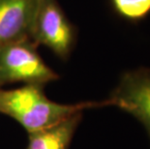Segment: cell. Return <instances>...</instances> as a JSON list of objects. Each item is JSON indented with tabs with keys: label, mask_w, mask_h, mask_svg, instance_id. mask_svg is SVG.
<instances>
[{
	"label": "cell",
	"mask_w": 150,
	"mask_h": 149,
	"mask_svg": "<svg viewBox=\"0 0 150 149\" xmlns=\"http://www.w3.org/2000/svg\"><path fill=\"white\" fill-rule=\"evenodd\" d=\"M107 102L108 107H116L135 117L150 141V68L124 72Z\"/></svg>",
	"instance_id": "277c9868"
},
{
	"label": "cell",
	"mask_w": 150,
	"mask_h": 149,
	"mask_svg": "<svg viewBox=\"0 0 150 149\" xmlns=\"http://www.w3.org/2000/svg\"><path fill=\"white\" fill-rule=\"evenodd\" d=\"M31 40L45 46L57 57L67 60L76 42V29L56 0H40Z\"/></svg>",
	"instance_id": "3957f363"
},
{
	"label": "cell",
	"mask_w": 150,
	"mask_h": 149,
	"mask_svg": "<svg viewBox=\"0 0 150 149\" xmlns=\"http://www.w3.org/2000/svg\"><path fill=\"white\" fill-rule=\"evenodd\" d=\"M37 47L31 39L0 47V87L16 82L46 85L58 80L59 76L42 59Z\"/></svg>",
	"instance_id": "7a4b0ae2"
},
{
	"label": "cell",
	"mask_w": 150,
	"mask_h": 149,
	"mask_svg": "<svg viewBox=\"0 0 150 149\" xmlns=\"http://www.w3.org/2000/svg\"><path fill=\"white\" fill-rule=\"evenodd\" d=\"M82 113L78 112L49 128L29 133L26 149H70Z\"/></svg>",
	"instance_id": "8992f818"
},
{
	"label": "cell",
	"mask_w": 150,
	"mask_h": 149,
	"mask_svg": "<svg viewBox=\"0 0 150 149\" xmlns=\"http://www.w3.org/2000/svg\"><path fill=\"white\" fill-rule=\"evenodd\" d=\"M40 0H0V47L31 39Z\"/></svg>",
	"instance_id": "5b68a950"
},
{
	"label": "cell",
	"mask_w": 150,
	"mask_h": 149,
	"mask_svg": "<svg viewBox=\"0 0 150 149\" xmlns=\"http://www.w3.org/2000/svg\"><path fill=\"white\" fill-rule=\"evenodd\" d=\"M114 13L129 23H139L150 15V0H110Z\"/></svg>",
	"instance_id": "52a82bcc"
},
{
	"label": "cell",
	"mask_w": 150,
	"mask_h": 149,
	"mask_svg": "<svg viewBox=\"0 0 150 149\" xmlns=\"http://www.w3.org/2000/svg\"><path fill=\"white\" fill-rule=\"evenodd\" d=\"M42 84H23L15 89L0 87V113L15 119L28 134L49 128L85 109L108 107L101 102L59 104L47 97Z\"/></svg>",
	"instance_id": "6da1fadb"
}]
</instances>
